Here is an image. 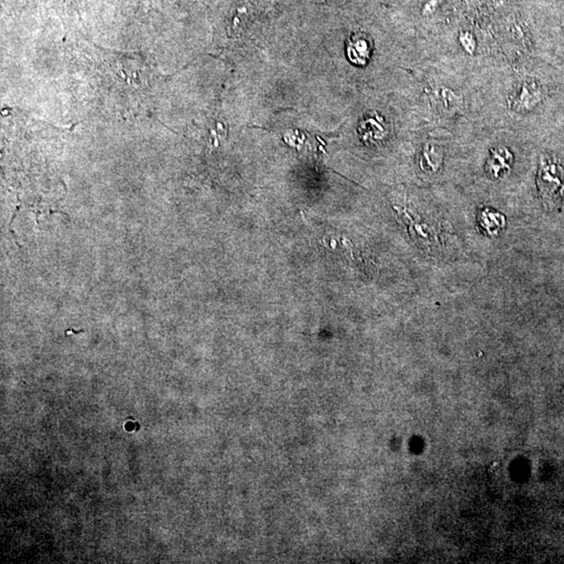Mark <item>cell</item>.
Returning a JSON list of instances; mask_svg holds the SVG:
<instances>
[{
    "label": "cell",
    "mask_w": 564,
    "mask_h": 564,
    "mask_svg": "<svg viewBox=\"0 0 564 564\" xmlns=\"http://www.w3.org/2000/svg\"><path fill=\"white\" fill-rule=\"evenodd\" d=\"M537 186L543 206L549 211L560 207L564 195V169L558 162L543 158L537 175Z\"/></svg>",
    "instance_id": "6da1fadb"
},
{
    "label": "cell",
    "mask_w": 564,
    "mask_h": 564,
    "mask_svg": "<svg viewBox=\"0 0 564 564\" xmlns=\"http://www.w3.org/2000/svg\"><path fill=\"white\" fill-rule=\"evenodd\" d=\"M372 45L369 38L364 34H356L347 42V54L349 60L354 64H366L371 55Z\"/></svg>",
    "instance_id": "7a4b0ae2"
},
{
    "label": "cell",
    "mask_w": 564,
    "mask_h": 564,
    "mask_svg": "<svg viewBox=\"0 0 564 564\" xmlns=\"http://www.w3.org/2000/svg\"><path fill=\"white\" fill-rule=\"evenodd\" d=\"M512 155L507 148H498L491 151L487 169L494 178H502L507 175L511 168Z\"/></svg>",
    "instance_id": "3957f363"
},
{
    "label": "cell",
    "mask_w": 564,
    "mask_h": 564,
    "mask_svg": "<svg viewBox=\"0 0 564 564\" xmlns=\"http://www.w3.org/2000/svg\"><path fill=\"white\" fill-rule=\"evenodd\" d=\"M479 220L483 229L490 236L500 233L505 226V218H503L502 214L496 213L489 209H484L480 212Z\"/></svg>",
    "instance_id": "277c9868"
}]
</instances>
